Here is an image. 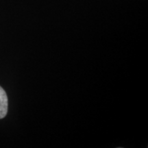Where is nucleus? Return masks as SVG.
<instances>
[{
	"mask_svg": "<svg viewBox=\"0 0 148 148\" xmlns=\"http://www.w3.org/2000/svg\"><path fill=\"white\" fill-rule=\"evenodd\" d=\"M8 112V97L6 92L0 86V119H3Z\"/></svg>",
	"mask_w": 148,
	"mask_h": 148,
	"instance_id": "f257e3e1",
	"label": "nucleus"
}]
</instances>
